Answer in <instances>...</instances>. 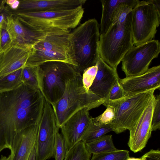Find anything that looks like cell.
Instances as JSON below:
<instances>
[{
    "mask_svg": "<svg viewBox=\"0 0 160 160\" xmlns=\"http://www.w3.org/2000/svg\"><path fill=\"white\" fill-rule=\"evenodd\" d=\"M45 100L39 88L23 83L0 92V153L11 150L17 133L40 122Z\"/></svg>",
    "mask_w": 160,
    "mask_h": 160,
    "instance_id": "obj_1",
    "label": "cell"
},
{
    "mask_svg": "<svg viewBox=\"0 0 160 160\" xmlns=\"http://www.w3.org/2000/svg\"><path fill=\"white\" fill-rule=\"evenodd\" d=\"M69 30L53 31L49 32L33 47L25 67L38 66L48 61H60L77 67Z\"/></svg>",
    "mask_w": 160,
    "mask_h": 160,
    "instance_id": "obj_2",
    "label": "cell"
},
{
    "mask_svg": "<svg viewBox=\"0 0 160 160\" xmlns=\"http://www.w3.org/2000/svg\"><path fill=\"white\" fill-rule=\"evenodd\" d=\"M105 101L84 87L82 76L79 73L67 85L62 97L52 105L57 126L60 128L73 114L84 108L89 110L98 107Z\"/></svg>",
    "mask_w": 160,
    "mask_h": 160,
    "instance_id": "obj_3",
    "label": "cell"
},
{
    "mask_svg": "<svg viewBox=\"0 0 160 160\" xmlns=\"http://www.w3.org/2000/svg\"><path fill=\"white\" fill-rule=\"evenodd\" d=\"M132 16V11L123 21L112 24L105 33L100 35L99 56L107 64L115 69L134 45L131 28Z\"/></svg>",
    "mask_w": 160,
    "mask_h": 160,
    "instance_id": "obj_4",
    "label": "cell"
},
{
    "mask_svg": "<svg viewBox=\"0 0 160 160\" xmlns=\"http://www.w3.org/2000/svg\"><path fill=\"white\" fill-rule=\"evenodd\" d=\"M100 25L95 18L88 19L70 32L77 71L81 73L96 65L99 57Z\"/></svg>",
    "mask_w": 160,
    "mask_h": 160,
    "instance_id": "obj_5",
    "label": "cell"
},
{
    "mask_svg": "<svg viewBox=\"0 0 160 160\" xmlns=\"http://www.w3.org/2000/svg\"><path fill=\"white\" fill-rule=\"evenodd\" d=\"M82 6L68 10L13 13L26 26L36 31L69 30L77 27L84 13Z\"/></svg>",
    "mask_w": 160,
    "mask_h": 160,
    "instance_id": "obj_6",
    "label": "cell"
},
{
    "mask_svg": "<svg viewBox=\"0 0 160 160\" xmlns=\"http://www.w3.org/2000/svg\"><path fill=\"white\" fill-rule=\"evenodd\" d=\"M38 88L51 105L63 95L68 82L79 73L73 66L60 61H48L37 66Z\"/></svg>",
    "mask_w": 160,
    "mask_h": 160,
    "instance_id": "obj_7",
    "label": "cell"
},
{
    "mask_svg": "<svg viewBox=\"0 0 160 160\" xmlns=\"http://www.w3.org/2000/svg\"><path fill=\"white\" fill-rule=\"evenodd\" d=\"M155 89L129 94L116 101H108L109 104L116 109L115 119L110 124L112 131L117 134L129 131L135 125L150 101L154 96Z\"/></svg>",
    "mask_w": 160,
    "mask_h": 160,
    "instance_id": "obj_8",
    "label": "cell"
},
{
    "mask_svg": "<svg viewBox=\"0 0 160 160\" xmlns=\"http://www.w3.org/2000/svg\"><path fill=\"white\" fill-rule=\"evenodd\" d=\"M160 0L140 1L132 11V32L134 45L152 40L160 23Z\"/></svg>",
    "mask_w": 160,
    "mask_h": 160,
    "instance_id": "obj_9",
    "label": "cell"
},
{
    "mask_svg": "<svg viewBox=\"0 0 160 160\" xmlns=\"http://www.w3.org/2000/svg\"><path fill=\"white\" fill-rule=\"evenodd\" d=\"M160 52V43L153 39L137 46H133L126 53L121 62L122 69L126 77L142 75L149 69Z\"/></svg>",
    "mask_w": 160,
    "mask_h": 160,
    "instance_id": "obj_10",
    "label": "cell"
},
{
    "mask_svg": "<svg viewBox=\"0 0 160 160\" xmlns=\"http://www.w3.org/2000/svg\"><path fill=\"white\" fill-rule=\"evenodd\" d=\"M58 128L52 107L45 100L37 141V160H47L54 156L55 136Z\"/></svg>",
    "mask_w": 160,
    "mask_h": 160,
    "instance_id": "obj_11",
    "label": "cell"
},
{
    "mask_svg": "<svg viewBox=\"0 0 160 160\" xmlns=\"http://www.w3.org/2000/svg\"><path fill=\"white\" fill-rule=\"evenodd\" d=\"M6 29L10 37L11 45L29 50L50 32L31 29L24 25L12 12L7 18Z\"/></svg>",
    "mask_w": 160,
    "mask_h": 160,
    "instance_id": "obj_12",
    "label": "cell"
},
{
    "mask_svg": "<svg viewBox=\"0 0 160 160\" xmlns=\"http://www.w3.org/2000/svg\"><path fill=\"white\" fill-rule=\"evenodd\" d=\"M155 99V96H154L136 124L129 131L128 145L130 150L135 153L141 151L146 147L151 136L152 118Z\"/></svg>",
    "mask_w": 160,
    "mask_h": 160,
    "instance_id": "obj_13",
    "label": "cell"
},
{
    "mask_svg": "<svg viewBox=\"0 0 160 160\" xmlns=\"http://www.w3.org/2000/svg\"><path fill=\"white\" fill-rule=\"evenodd\" d=\"M89 110L84 108L72 116L60 128L67 152L82 141L89 125L91 116Z\"/></svg>",
    "mask_w": 160,
    "mask_h": 160,
    "instance_id": "obj_14",
    "label": "cell"
},
{
    "mask_svg": "<svg viewBox=\"0 0 160 160\" xmlns=\"http://www.w3.org/2000/svg\"><path fill=\"white\" fill-rule=\"evenodd\" d=\"M118 82L125 95L138 93L150 89H160V65L153 67L144 73L119 78Z\"/></svg>",
    "mask_w": 160,
    "mask_h": 160,
    "instance_id": "obj_15",
    "label": "cell"
},
{
    "mask_svg": "<svg viewBox=\"0 0 160 160\" xmlns=\"http://www.w3.org/2000/svg\"><path fill=\"white\" fill-rule=\"evenodd\" d=\"M96 64L97 73L89 90L106 102L108 100L112 88L119 78L117 69L108 65L100 56Z\"/></svg>",
    "mask_w": 160,
    "mask_h": 160,
    "instance_id": "obj_16",
    "label": "cell"
},
{
    "mask_svg": "<svg viewBox=\"0 0 160 160\" xmlns=\"http://www.w3.org/2000/svg\"><path fill=\"white\" fill-rule=\"evenodd\" d=\"M15 12H37L73 9L82 6L86 0H22Z\"/></svg>",
    "mask_w": 160,
    "mask_h": 160,
    "instance_id": "obj_17",
    "label": "cell"
},
{
    "mask_svg": "<svg viewBox=\"0 0 160 160\" xmlns=\"http://www.w3.org/2000/svg\"><path fill=\"white\" fill-rule=\"evenodd\" d=\"M39 122L26 128L16 134L11 150L12 160H28L37 141Z\"/></svg>",
    "mask_w": 160,
    "mask_h": 160,
    "instance_id": "obj_18",
    "label": "cell"
},
{
    "mask_svg": "<svg viewBox=\"0 0 160 160\" xmlns=\"http://www.w3.org/2000/svg\"><path fill=\"white\" fill-rule=\"evenodd\" d=\"M31 50L11 45L0 53V79L24 68Z\"/></svg>",
    "mask_w": 160,
    "mask_h": 160,
    "instance_id": "obj_19",
    "label": "cell"
},
{
    "mask_svg": "<svg viewBox=\"0 0 160 160\" xmlns=\"http://www.w3.org/2000/svg\"><path fill=\"white\" fill-rule=\"evenodd\" d=\"M124 0H102V15L100 25V34L105 33L112 24L114 10Z\"/></svg>",
    "mask_w": 160,
    "mask_h": 160,
    "instance_id": "obj_20",
    "label": "cell"
},
{
    "mask_svg": "<svg viewBox=\"0 0 160 160\" xmlns=\"http://www.w3.org/2000/svg\"><path fill=\"white\" fill-rule=\"evenodd\" d=\"M85 144L88 151L92 154L112 152L117 150L113 143L111 135H104L94 141Z\"/></svg>",
    "mask_w": 160,
    "mask_h": 160,
    "instance_id": "obj_21",
    "label": "cell"
},
{
    "mask_svg": "<svg viewBox=\"0 0 160 160\" xmlns=\"http://www.w3.org/2000/svg\"><path fill=\"white\" fill-rule=\"evenodd\" d=\"M112 131L110 124L102 125H96L94 123L91 117L82 141L85 144L89 143L98 139Z\"/></svg>",
    "mask_w": 160,
    "mask_h": 160,
    "instance_id": "obj_22",
    "label": "cell"
},
{
    "mask_svg": "<svg viewBox=\"0 0 160 160\" xmlns=\"http://www.w3.org/2000/svg\"><path fill=\"white\" fill-rule=\"evenodd\" d=\"M22 68H20L0 79V92L13 90L23 83Z\"/></svg>",
    "mask_w": 160,
    "mask_h": 160,
    "instance_id": "obj_23",
    "label": "cell"
},
{
    "mask_svg": "<svg viewBox=\"0 0 160 160\" xmlns=\"http://www.w3.org/2000/svg\"><path fill=\"white\" fill-rule=\"evenodd\" d=\"M91 154L81 141L67 152L64 160H90Z\"/></svg>",
    "mask_w": 160,
    "mask_h": 160,
    "instance_id": "obj_24",
    "label": "cell"
},
{
    "mask_svg": "<svg viewBox=\"0 0 160 160\" xmlns=\"http://www.w3.org/2000/svg\"><path fill=\"white\" fill-rule=\"evenodd\" d=\"M129 151L118 150L110 152L92 154L90 160H127L129 157Z\"/></svg>",
    "mask_w": 160,
    "mask_h": 160,
    "instance_id": "obj_25",
    "label": "cell"
},
{
    "mask_svg": "<svg viewBox=\"0 0 160 160\" xmlns=\"http://www.w3.org/2000/svg\"><path fill=\"white\" fill-rule=\"evenodd\" d=\"M37 66L25 67L22 68V78L23 83L39 88Z\"/></svg>",
    "mask_w": 160,
    "mask_h": 160,
    "instance_id": "obj_26",
    "label": "cell"
},
{
    "mask_svg": "<svg viewBox=\"0 0 160 160\" xmlns=\"http://www.w3.org/2000/svg\"><path fill=\"white\" fill-rule=\"evenodd\" d=\"M105 106L107 108L102 114L96 117L92 118L95 124L102 125L110 124L115 119L116 115L115 107L109 104Z\"/></svg>",
    "mask_w": 160,
    "mask_h": 160,
    "instance_id": "obj_27",
    "label": "cell"
},
{
    "mask_svg": "<svg viewBox=\"0 0 160 160\" xmlns=\"http://www.w3.org/2000/svg\"><path fill=\"white\" fill-rule=\"evenodd\" d=\"M56 132L55 138L54 156L55 160H64L67 153V150L64 138L59 132Z\"/></svg>",
    "mask_w": 160,
    "mask_h": 160,
    "instance_id": "obj_28",
    "label": "cell"
},
{
    "mask_svg": "<svg viewBox=\"0 0 160 160\" xmlns=\"http://www.w3.org/2000/svg\"><path fill=\"white\" fill-rule=\"evenodd\" d=\"M98 70L96 64L85 69L82 76V82L84 87L88 91L92 85L96 77Z\"/></svg>",
    "mask_w": 160,
    "mask_h": 160,
    "instance_id": "obj_29",
    "label": "cell"
},
{
    "mask_svg": "<svg viewBox=\"0 0 160 160\" xmlns=\"http://www.w3.org/2000/svg\"><path fill=\"white\" fill-rule=\"evenodd\" d=\"M152 130L155 131L160 128V95L155 96V102L151 121Z\"/></svg>",
    "mask_w": 160,
    "mask_h": 160,
    "instance_id": "obj_30",
    "label": "cell"
},
{
    "mask_svg": "<svg viewBox=\"0 0 160 160\" xmlns=\"http://www.w3.org/2000/svg\"><path fill=\"white\" fill-rule=\"evenodd\" d=\"M118 80L116 82L112 88L108 101L117 100L124 96L125 92L119 83Z\"/></svg>",
    "mask_w": 160,
    "mask_h": 160,
    "instance_id": "obj_31",
    "label": "cell"
},
{
    "mask_svg": "<svg viewBox=\"0 0 160 160\" xmlns=\"http://www.w3.org/2000/svg\"><path fill=\"white\" fill-rule=\"evenodd\" d=\"M0 46L2 51H6L11 46L10 37L6 29V26L1 28Z\"/></svg>",
    "mask_w": 160,
    "mask_h": 160,
    "instance_id": "obj_32",
    "label": "cell"
},
{
    "mask_svg": "<svg viewBox=\"0 0 160 160\" xmlns=\"http://www.w3.org/2000/svg\"><path fill=\"white\" fill-rule=\"evenodd\" d=\"M6 3V0H1L0 3V28L6 26L8 17L12 13Z\"/></svg>",
    "mask_w": 160,
    "mask_h": 160,
    "instance_id": "obj_33",
    "label": "cell"
},
{
    "mask_svg": "<svg viewBox=\"0 0 160 160\" xmlns=\"http://www.w3.org/2000/svg\"><path fill=\"white\" fill-rule=\"evenodd\" d=\"M141 158V160H160V151L158 150L151 149L144 154Z\"/></svg>",
    "mask_w": 160,
    "mask_h": 160,
    "instance_id": "obj_34",
    "label": "cell"
},
{
    "mask_svg": "<svg viewBox=\"0 0 160 160\" xmlns=\"http://www.w3.org/2000/svg\"><path fill=\"white\" fill-rule=\"evenodd\" d=\"M6 3L12 9L16 11L19 6L20 1L18 0H6Z\"/></svg>",
    "mask_w": 160,
    "mask_h": 160,
    "instance_id": "obj_35",
    "label": "cell"
},
{
    "mask_svg": "<svg viewBox=\"0 0 160 160\" xmlns=\"http://www.w3.org/2000/svg\"><path fill=\"white\" fill-rule=\"evenodd\" d=\"M37 142L29 156L28 160H37Z\"/></svg>",
    "mask_w": 160,
    "mask_h": 160,
    "instance_id": "obj_36",
    "label": "cell"
},
{
    "mask_svg": "<svg viewBox=\"0 0 160 160\" xmlns=\"http://www.w3.org/2000/svg\"><path fill=\"white\" fill-rule=\"evenodd\" d=\"M12 154L11 152L10 154L8 157L1 155L0 160H12Z\"/></svg>",
    "mask_w": 160,
    "mask_h": 160,
    "instance_id": "obj_37",
    "label": "cell"
},
{
    "mask_svg": "<svg viewBox=\"0 0 160 160\" xmlns=\"http://www.w3.org/2000/svg\"><path fill=\"white\" fill-rule=\"evenodd\" d=\"M141 158H134L129 157L127 160H141Z\"/></svg>",
    "mask_w": 160,
    "mask_h": 160,
    "instance_id": "obj_38",
    "label": "cell"
},
{
    "mask_svg": "<svg viewBox=\"0 0 160 160\" xmlns=\"http://www.w3.org/2000/svg\"><path fill=\"white\" fill-rule=\"evenodd\" d=\"M1 1V0H0V3Z\"/></svg>",
    "mask_w": 160,
    "mask_h": 160,
    "instance_id": "obj_39",
    "label": "cell"
},
{
    "mask_svg": "<svg viewBox=\"0 0 160 160\" xmlns=\"http://www.w3.org/2000/svg\"><path fill=\"white\" fill-rule=\"evenodd\" d=\"M0 30H1V28H0Z\"/></svg>",
    "mask_w": 160,
    "mask_h": 160,
    "instance_id": "obj_40",
    "label": "cell"
}]
</instances>
